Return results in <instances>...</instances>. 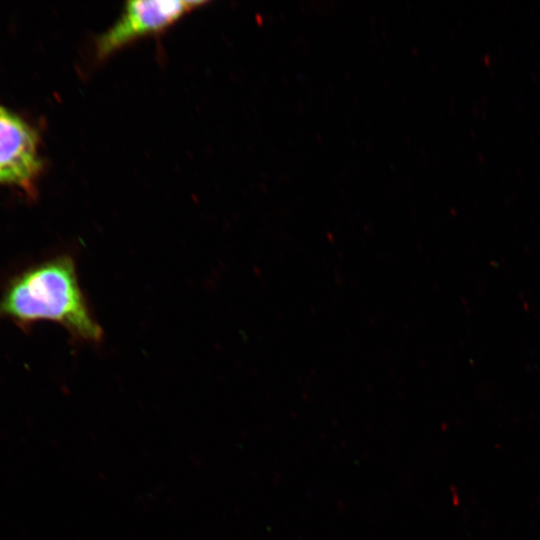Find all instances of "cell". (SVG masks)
<instances>
[{
    "mask_svg": "<svg viewBox=\"0 0 540 540\" xmlns=\"http://www.w3.org/2000/svg\"><path fill=\"white\" fill-rule=\"evenodd\" d=\"M0 317L22 328L40 320L56 322L84 341L98 342L102 337L69 255L33 265L11 279L0 297Z\"/></svg>",
    "mask_w": 540,
    "mask_h": 540,
    "instance_id": "obj_1",
    "label": "cell"
},
{
    "mask_svg": "<svg viewBox=\"0 0 540 540\" xmlns=\"http://www.w3.org/2000/svg\"><path fill=\"white\" fill-rule=\"evenodd\" d=\"M205 1H128L118 19L95 39L97 61L107 59L138 38L169 28L186 14L205 5Z\"/></svg>",
    "mask_w": 540,
    "mask_h": 540,
    "instance_id": "obj_2",
    "label": "cell"
},
{
    "mask_svg": "<svg viewBox=\"0 0 540 540\" xmlns=\"http://www.w3.org/2000/svg\"><path fill=\"white\" fill-rule=\"evenodd\" d=\"M41 168L35 130L0 106V180L29 186Z\"/></svg>",
    "mask_w": 540,
    "mask_h": 540,
    "instance_id": "obj_3",
    "label": "cell"
},
{
    "mask_svg": "<svg viewBox=\"0 0 540 540\" xmlns=\"http://www.w3.org/2000/svg\"><path fill=\"white\" fill-rule=\"evenodd\" d=\"M0 183H1V180H0Z\"/></svg>",
    "mask_w": 540,
    "mask_h": 540,
    "instance_id": "obj_4",
    "label": "cell"
}]
</instances>
